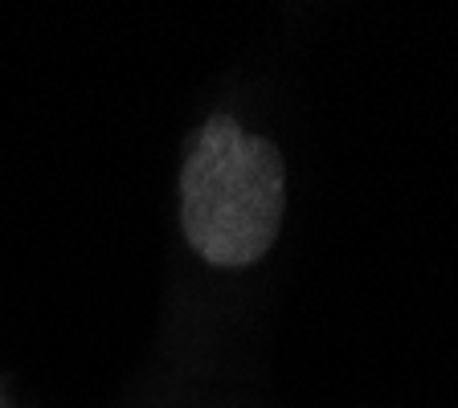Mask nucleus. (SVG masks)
I'll use <instances>...</instances> for the list:
<instances>
[{
	"label": "nucleus",
	"instance_id": "1",
	"mask_svg": "<svg viewBox=\"0 0 458 408\" xmlns=\"http://www.w3.org/2000/svg\"><path fill=\"white\" fill-rule=\"evenodd\" d=\"M286 212V168L267 135L233 114H209L181 163V229L217 270H246L270 254Z\"/></svg>",
	"mask_w": 458,
	"mask_h": 408
}]
</instances>
